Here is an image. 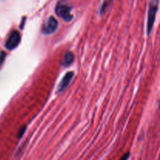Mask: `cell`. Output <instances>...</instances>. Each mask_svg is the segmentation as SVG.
I'll use <instances>...</instances> for the list:
<instances>
[{"label":"cell","instance_id":"6da1fadb","mask_svg":"<svg viewBox=\"0 0 160 160\" xmlns=\"http://www.w3.org/2000/svg\"><path fill=\"white\" fill-rule=\"evenodd\" d=\"M72 7L65 1H60L56 6V13L63 19L65 21L70 22L73 20V16L71 13Z\"/></svg>","mask_w":160,"mask_h":160},{"label":"cell","instance_id":"7a4b0ae2","mask_svg":"<svg viewBox=\"0 0 160 160\" xmlns=\"http://www.w3.org/2000/svg\"><path fill=\"white\" fill-rule=\"evenodd\" d=\"M158 8H159V0H151L149 3V8H148V21H147V34L148 35H149L150 33L152 31Z\"/></svg>","mask_w":160,"mask_h":160},{"label":"cell","instance_id":"3957f363","mask_svg":"<svg viewBox=\"0 0 160 160\" xmlns=\"http://www.w3.org/2000/svg\"><path fill=\"white\" fill-rule=\"evenodd\" d=\"M20 40H21V37H20V32L17 31V30H13L9 34V38L6 40L5 47L9 50H13L14 48H16L18 46L20 42Z\"/></svg>","mask_w":160,"mask_h":160},{"label":"cell","instance_id":"277c9868","mask_svg":"<svg viewBox=\"0 0 160 160\" xmlns=\"http://www.w3.org/2000/svg\"><path fill=\"white\" fill-rule=\"evenodd\" d=\"M58 26H59V23H58L57 20L55 17H50L42 27V32L46 35L51 34L56 31V30L58 28Z\"/></svg>","mask_w":160,"mask_h":160},{"label":"cell","instance_id":"5b68a950","mask_svg":"<svg viewBox=\"0 0 160 160\" xmlns=\"http://www.w3.org/2000/svg\"><path fill=\"white\" fill-rule=\"evenodd\" d=\"M73 78V72H68L67 74H65V76L63 77V78H62V81H61L60 84H59V86H58L57 91H56L58 94L62 93V92H63L67 87H68L69 84H70V82H71Z\"/></svg>","mask_w":160,"mask_h":160},{"label":"cell","instance_id":"8992f818","mask_svg":"<svg viewBox=\"0 0 160 160\" xmlns=\"http://www.w3.org/2000/svg\"><path fill=\"white\" fill-rule=\"evenodd\" d=\"M73 60H74V56H73V53L70 52H67L64 56L63 59H62L61 65L63 66V67H68L73 63Z\"/></svg>","mask_w":160,"mask_h":160},{"label":"cell","instance_id":"52a82bcc","mask_svg":"<svg viewBox=\"0 0 160 160\" xmlns=\"http://www.w3.org/2000/svg\"><path fill=\"white\" fill-rule=\"evenodd\" d=\"M6 52H2L0 53V68H1V67L2 66L3 62H4L5 59H6Z\"/></svg>","mask_w":160,"mask_h":160},{"label":"cell","instance_id":"ba28073f","mask_svg":"<svg viewBox=\"0 0 160 160\" xmlns=\"http://www.w3.org/2000/svg\"><path fill=\"white\" fill-rule=\"evenodd\" d=\"M25 131H26V126L22 127V128H20V131H19V134H18V138H19V139L21 138L22 136H23V134H24Z\"/></svg>","mask_w":160,"mask_h":160},{"label":"cell","instance_id":"9c48e42d","mask_svg":"<svg viewBox=\"0 0 160 160\" xmlns=\"http://www.w3.org/2000/svg\"><path fill=\"white\" fill-rule=\"evenodd\" d=\"M129 157H130V152H127L126 154H124L123 156H122L121 159L120 160H128L129 159Z\"/></svg>","mask_w":160,"mask_h":160}]
</instances>
